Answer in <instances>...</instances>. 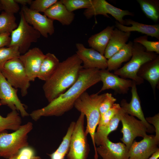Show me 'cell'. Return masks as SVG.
Segmentation results:
<instances>
[{"label": "cell", "mask_w": 159, "mask_h": 159, "mask_svg": "<svg viewBox=\"0 0 159 159\" xmlns=\"http://www.w3.org/2000/svg\"><path fill=\"white\" fill-rule=\"evenodd\" d=\"M34 151L31 147L27 146L21 149L16 155V159H31L34 156Z\"/></svg>", "instance_id": "obj_39"}, {"label": "cell", "mask_w": 159, "mask_h": 159, "mask_svg": "<svg viewBox=\"0 0 159 159\" xmlns=\"http://www.w3.org/2000/svg\"><path fill=\"white\" fill-rule=\"evenodd\" d=\"M130 35V32H124L114 28L105 49V57L108 59L119 51L126 44Z\"/></svg>", "instance_id": "obj_22"}, {"label": "cell", "mask_w": 159, "mask_h": 159, "mask_svg": "<svg viewBox=\"0 0 159 159\" xmlns=\"http://www.w3.org/2000/svg\"><path fill=\"white\" fill-rule=\"evenodd\" d=\"M136 85L134 82L131 87V99L128 103L125 99H123L120 102V106L125 112L130 115L136 117L142 121L147 128L148 132L152 133L155 131L153 127L146 121L141 105L140 97L138 95Z\"/></svg>", "instance_id": "obj_17"}, {"label": "cell", "mask_w": 159, "mask_h": 159, "mask_svg": "<svg viewBox=\"0 0 159 159\" xmlns=\"http://www.w3.org/2000/svg\"><path fill=\"white\" fill-rule=\"evenodd\" d=\"M75 123L74 122L71 123L65 135L58 148L52 153L48 155L50 159H64L69 150L70 138Z\"/></svg>", "instance_id": "obj_28"}, {"label": "cell", "mask_w": 159, "mask_h": 159, "mask_svg": "<svg viewBox=\"0 0 159 159\" xmlns=\"http://www.w3.org/2000/svg\"><path fill=\"white\" fill-rule=\"evenodd\" d=\"M124 20V25L116 21L115 26L116 28L125 32H137L159 40V24H147L136 21L130 19Z\"/></svg>", "instance_id": "obj_19"}, {"label": "cell", "mask_w": 159, "mask_h": 159, "mask_svg": "<svg viewBox=\"0 0 159 159\" xmlns=\"http://www.w3.org/2000/svg\"><path fill=\"white\" fill-rule=\"evenodd\" d=\"M116 101V99L113 97L110 93H105V97L100 104L99 111L100 116L111 108Z\"/></svg>", "instance_id": "obj_36"}, {"label": "cell", "mask_w": 159, "mask_h": 159, "mask_svg": "<svg viewBox=\"0 0 159 159\" xmlns=\"http://www.w3.org/2000/svg\"><path fill=\"white\" fill-rule=\"evenodd\" d=\"M145 119L149 124L153 125L155 132V140L156 143L158 145L159 142V114L158 113L153 117H146Z\"/></svg>", "instance_id": "obj_38"}, {"label": "cell", "mask_w": 159, "mask_h": 159, "mask_svg": "<svg viewBox=\"0 0 159 159\" xmlns=\"http://www.w3.org/2000/svg\"><path fill=\"white\" fill-rule=\"evenodd\" d=\"M133 42L130 41L107 59V69L111 71L120 68L122 63L130 60L132 54Z\"/></svg>", "instance_id": "obj_25"}, {"label": "cell", "mask_w": 159, "mask_h": 159, "mask_svg": "<svg viewBox=\"0 0 159 159\" xmlns=\"http://www.w3.org/2000/svg\"><path fill=\"white\" fill-rule=\"evenodd\" d=\"M121 108L120 104L115 103L111 108L100 116L98 127L102 126L107 124Z\"/></svg>", "instance_id": "obj_34"}, {"label": "cell", "mask_w": 159, "mask_h": 159, "mask_svg": "<svg viewBox=\"0 0 159 159\" xmlns=\"http://www.w3.org/2000/svg\"><path fill=\"white\" fill-rule=\"evenodd\" d=\"M18 25L14 14L4 11L0 14V34L11 32L16 29Z\"/></svg>", "instance_id": "obj_30"}, {"label": "cell", "mask_w": 159, "mask_h": 159, "mask_svg": "<svg viewBox=\"0 0 159 159\" xmlns=\"http://www.w3.org/2000/svg\"><path fill=\"white\" fill-rule=\"evenodd\" d=\"M85 116L82 113L75 122L71 137L67 159H87L90 148L84 129Z\"/></svg>", "instance_id": "obj_7"}, {"label": "cell", "mask_w": 159, "mask_h": 159, "mask_svg": "<svg viewBox=\"0 0 159 159\" xmlns=\"http://www.w3.org/2000/svg\"><path fill=\"white\" fill-rule=\"evenodd\" d=\"M114 28V25L109 26L99 33L91 36L88 40L89 47L104 55Z\"/></svg>", "instance_id": "obj_24"}, {"label": "cell", "mask_w": 159, "mask_h": 159, "mask_svg": "<svg viewBox=\"0 0 159 159\" xmlns=\"http://www.w3.org/2000/svg\"><path fill=\"white\" fill-rule=\"evenodd\" d=\"M155 135L147 134L139 142L134 140L128 150V159H148L159 150Z\"/></svg>", "instance_id": "obj_16"}, {"label": "cell", "mask_w": 159, "mask_h": 159, "mask_svg": "<svg viewBox=\"0 0 159 159\" xmlns=\"http://www.w3.org/2000/svg\"><path fill=\"white\" fill-rule=\"evenodd\" d=\"M3 10L2 7L1 5V4L0 2V11H1Z\"/></svg>", "instance_id": "obj_45"}, {"label": "cell", "mask_w": 159, "mask_h": 159, "mask_svg": "<svg viewBox=\"0 0 159 159\" xmlns=\"http://www.w3.org/2000/svg\"><path fill=\"white\" fill-rule=\"evenodd\" d=\"M57 0H35L32 1L29 9L34 11L44 13Z\"/></svg>", "instance_id": "obj_35"}, {"label": "cell", "mask_w": 159, "mask_h": 159, "mask_svg": "<svg viewBox=\"0 0 159 159\" xmlns=\"http://www.w3.org/2000/svg\"><path fill=\"white\" fill-rule=\"evenodd\" d=\"M128 150L123 143L112 142L108 138L104 144L96 148L102 159H128Z\"/></svg>", "instance_id": "obj_18"}, {"label": "cell", "mask_w": 159, "mask_h": 159, "mask_svg": "<svg viewBox=\"0 0 159 159\" xmlns=\"http://www.w3.org/2000/svg\"><path fill=\"white\" fill-rule=\"evenodd\" d=\"M3 10L4 11L11 14H14L19 10V7L15 0H0Z\"/></svg>", "instance_id": "obj_37"}, {"label": "cell", "mask_w": 159, "mask_h": 159, "mask_svg": "<svg viewBox=\"0 0 159 159\" xmlns=\"http://www.w3.org/2000/svg\"><path fill=\"white\" fill-rule=\"evenodd\" d=\"M99 94L97 92L89 95L85 91L77 100L74 105V107L80 113H83L86 118L87 124L85 134L86 135L90 134L91 137L94 147L95 159H98V155L96 151L94 135L100 116V106L105 95V93Z\"/></svg>", "instance_id": "obj_3"}, {"label": "cell", "mask_w": 159, "mask_h": 159, "mask_svg": "<svg viewBox=\"0 0 159 159\" xmlns=\"http://www.w3.org/2000/svg\"><path fill=\"white\" fill-rule=\"evenodd\" d=\"M45 55L37 78L46 81L54 73L60 62L53 54L49 52Z\"/></svg>", "instance_id": "obj_26"}, {"label": "cell", "mask_w": 159, "mask_h": 159, "mask_svg": "<svg viewBox=\"0 0 159 159\" xmlns=\"http://www.w3.org/2000/svg\"><path fill=\"white\" fill-rule=\"evenodd\" d=\"M16 155L17 154L12 156L9 159H16Z\"/></svg>", "instance_id": "obj_44"}, {"label": "cell", "mask_w": 159, "mask_h": 159, "mask_svg": "<svg viewBox=\"0 0 159 159\" xmlns=\"http://www.w3.org/2000/svg\"><path fill=\"white\" fill-rule=\"evenodd\" d=\"M82 62L76 54L60 62L56 69L43 86L49 103L67 91L76 81L82 68Z\"/></svg>", "instance_id": "obj_2"}, {"label": "cell", "mask_w": 159, "mask_h": 159, "mask_svg": "<svg viewBox=\"0 0 159 159\" xmlns=\"http://www.w3.org/2000/svg\"><path fill=\"white\" fill-rule=\"evenodd\" d=\"M100 69L97 68L80 70L76 82L67 91L44 107L34 110L29 115L37 121L42 117L59 116L70 110L80 95L90 87L100 81Z\"/></svg>", "instance_id": "obj_1"}, {"label": "cell", "mask_w": 159, "mask_h": 159, "mask_svg": "<svg viewBox=\"0 0 159 159\" xmlns=\"http://www.w3.org/2000/svg\"><path fill=\"white\" fill-rule=\"evenodd\" d=\"M10 35L9 33L0 34V48L9 46L11 41Z\"/></svg>", "instance_id": "obj_40"}, {"label": "cell", "mask_w": 159, "mask_h": 159, "mask_svg": "<svg viewBox=\"0 0 159 159\" xmlns=\"http://www.w3.org/2000/svg\"><path fill=\"white\" fill-rule=\"evenodd\" d=\"M107 69L100 70V81L103 84L99 93L105 90L112 89L115 93L125 94L127 93L131 87L134 81L131 80L126 79L112 73Z\"/></svg>", "instance_id": "obj_14"}, {"label": "cell", "mask_w": 159, "mask_h": 159, "mask_svg": "<svg viewBox=\"0 0 159 159\" xmlns=\"http://www.w3.org/2000/svg\"><path fill=\"white\" fill-rule=\"evenodd\" d=\"M76 47V54L82 62V68L100 70L107 69V59L104 55L92 48H86L82 43H77Z\"/></svg>", "instance_id": "obj_13"}, {"label": "cell", "mask_w": 159, "mask_h": 159, "mask_svg": "<svg viewBox=\"0 0 159 159\" xmlns=\"http://www.w3.org/2000/svg\"><path fill=\"white\" fill-rule=\"evenodd\" d=\"M137 75L150 83L155 98L156 88H159V55L154 59L143 64L138 71Z\"/></svg>", "instance_id": "obj_20"}, {"label": "cell", "mask_w": 159, "mask_h": 159, "mask_svg": "<svg viewBox=\"0 0 159 159\" xmlns=\"http://www.w3.org/2000/svg\"><path fill=\"white\" fill-rule=\"evenodd\" d=\"M45 55L39 48L35 47L29 49L19 57L30 82L34 81L37 77Z\"/></svg>", "instance_id": "obj_15"}, {"label": "cell", "mask_w": 159, "mask_h": 159, "mask_svg": "<svg viewBox=\"0 0 159 159\" xmlns=\"http://www.w3.org/2000/svg\"><path fill=\"white\" fill-rule=\"evenodd\" d=\"M133 42L139 43L143 46L146 51L159 54V41H153L148 40V36L146 35L137 37L134 39Z\"/></svg>", "instance_id": "obj_33"}, {"label": "cell", "mask_w": 159, "mask_h": 159, "mask_svg": "<svg viewBox=\"0 0 159 159\" xmlns=\"http://www.w3.org/2000/svg\"><path fill=\"white\" fill-rule=\"evenodd\" d=\"M62 4L69 12H73L77 9L90 8L92 5L91 0H61Z\"/></svg>", "instance_id": "obj_32"}, {"label": "cell", "mask_w": 159, "mask_h": 159, "mask_svg": "<svg viewBox=\"0 0 159 159\" xmlns=\"http://www.w3.org/2000/svg\"><path fill=\"white\" fill-rule=\"evenodd\" d=\"M124 112L121 108L107 124L102 126L97 127L94 135L96 145L99 146L104 144L110 133L117 129L121 120V115Z\"/></svg>", "instance_id": "obj_23"}, {"label": "cell", "mask_w": 159, "mask_h": 159, "mask_svg": "<svg viewBox=\"0 0 159 159\" xmlns=\"http://www.w3.org/2000/svg\"><path fill=\"white\" fill-rule=\"evenodd\" d=\"M21 11L26 21L43 37L47 38L54 32L53 21L44 15L22 6Z\"/></svg>", "instance_id": "obj_12"}, {"label": "cell", "mask_w": 159, "mask_h": 159, "mask_svg": "<svg viewBox=\"0 0 159 159\" xmlns=\"http://www.w3.org/2000/svg\"><path fill=\"white\" fill-rule=\"evenodd\" d=\"M33 128L32 123L28 122L12 133L0 134V157L9 159L17 154L23 148L28 146V134Z\"/></svg>", "instance_id": "obj_5"}, {"label": "cell", "mask_w": 159, "mask_h": 159, "mask_svg": "<svg viewBox=\"0 0 159 159\" xmlns=\"http://www.w3.org/2000/svg\"><path fill=\"white\" fill-rule=\"evenodd\" d=\"M158 54L146 51L145 47L139 43L133 42L132 56L130 60L122 67L114 71V74L125 79H129L136 85L143 83L144 80L137 75L141 66L146 62L155 59Z\"/></svg>", "instance_id": "obj_4"}, {"label": "cell", "mask_w": 159, "mask_h": 159, "mask_svg": "<svg viewBox=\"0 0 159 159\" xmlns=\"http://www.w3.org/2000/svg\"><path fill=\"white\" fill-rule=\"evenodd\" d=\"M20 14L19 24L11 33L8 47H18L20 54H23L29 49L32 43L37 41L41 34L26 21L21 11Z\"/></svg>", "instance_id": "obj_8"}, {"label": "cell", "mask_w": 159, "mask_h": 159, "mask_svg": "<svg viewBox=\"0 0 159 159\" xmlns=\"http://www.w3.org/2000/svg\"><path fill=\"white\" fill-rule=\"evenodd\" d=\"M159 158V150L157 151L148 159H158Z\"/></svg>", "instance_id": "obj_42"}, {"label": "cell", "mask_w": 159, "mask_h": 159, "mask_svg": "<svg viewBox=\"0 0 159 159\" xmlns=\"http://www.w3.org/2000/svg\"><path fill=\"white\" fill-rule=\"evenodd\" d=\"M20 55L18 47L11 46L0 48V69L6 62L13 58L19 57Z\"/></svg>", "instance_id": "obj_31"}, {"label": "cell", "mask_w": 159, "mask_h": 159, "mask_svg": "<svg viewBox=\"0 0 159 159\" xmlns=\"http://www.w3.org/2000/svg\"><path fill=\"white\" fill-rule=\"evenodd\" d=\"M92 5L89 8L86 9L83 14L87 19L98 15H103L108 18V14L112 15L121 24L124 25L123 17L126 16H133L134 13L127 10H124L116 7L105 0H91Z\"/></svg>", "instance_id": "obj_10"}, {"label": "cell", "mask_w": 159, "mask_h": 159, "mask_svg": "<svg viewBox=\"0 0 159 159\" xmlns=\"http://www.w3.org/2000/svg\"><path fill=\"white\" fill-rule=\"evenodd\" d=\"M141 9L145 16L155 22L159 19L158 0H137Z\"/></svg>", "instance_id": "obj_29"}, {"label": "cell", "mask_w": 159, "mask_h": 159, "mask_svg": "<svg viewBox=\"0 0 159 159\" xmlns=\"http://www.w3.org/2000/svg\"><path fill=\"white\" fill-rule=\"evenodd\" d=\"M15 1L17 4L21 5L22 6H26L27 5H30L32 1V0H15Z\"/></svg>", "instance_id": "obj_41"}, {"label": "cell", "mask_w": 159, "mask_h": 159, "mask_svg": "<svg viewBox=\"0 0 159 159\" xmlns=\"http://www.w3.org/2000/svg\"><path fill=\"white\" fill-rule=\"evenodd\" d=\"M18 90L9 83L0 71V106H7L12 110L19 112L23 117L28 116L24 105L18 96Z\"/></svg>", "instance_id": "obj_11"}, {"label": "cell", "mask_w": 159, "mask_h": 159, "mask_svg": "<svg viewBox=\"0 0 159 159\" xmlns=\"http://www.w3.org/2000/svg\"><path fill=\"white\" fill-rule=\"evenodd\" d=\"M21 123V118L16 110H12L6 117L0 115V134L6 132V130H17L22 125Z\"/></svg>", "instance_id": "obj_27"}, {"label": "cell", "mask_w": 159, "mask_h": 159, "mask_svg": "<svg viewBox=\"0 0 159 159\" xmlns=\"http://www.w3.org/2000/svg\"><path fill=\"white\" fill-rule=\"evenodd\" d=\"M44 15L54 21H59L63 25H69L73 21L75 14L69 11L60 0H58L44 13Z\"/></svg>", "instance_id": "obj_21"}, {"label": "cell", "mask_w": 159, "mask_h": 159, "mask_svg": "<svg viewBox=\"0 0 159 159\" xmlns=\"http://www.w3.org/2000/svg\"><path fill=\"white\" fill-rule=\"evenodd\" d=\"M120 121L122 125L120 131L123 134L120 140L129 150L135 138H143L148 132V129L142 121L125 112L121 115Z\"/></svg>", "instance_id": "obj_9"}, {"label": "cell", "mask_w": 159, "mask_h": 159, "mask_svg": "<svg viewBox=\"0 0 159 159\" xmlns=\"http://www.w3.org/2000/svg\"><path fill=\"white\" fill-rule=\"evenodd\" d=\"M0 71L12 86L20 90L22 97L27 95L30 81L19 57L13 58L6 62L0 69Z\"/></svg>", "instance_id": "obj_6"}, {"label": "cell", "mask_w": 159, "mask_h": 159, "mask_svg": "<svg viewBox=\"0 0 159 159\" xmlns=\"http://www.w3.org/2000/svg\"><path fill=\"white\" fill-rule=\"evenodd\" d=\"M31 159H41V158L39 156H34Z\"/></svg>", "instance_id": "obj_43"}]
</instances>
